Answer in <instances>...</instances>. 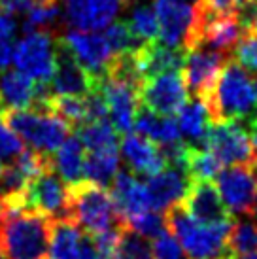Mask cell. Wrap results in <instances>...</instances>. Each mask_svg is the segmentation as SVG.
I'll return each instance as SVG.
<instances>
[{"label":"cell","instance_id":"cell-1","mask_svg":"<svg viewBox=\"0 0 257 259\" xmlns=\"http://www.w3.org/2000/svg\"><path fill=\"white\" fill-rule=\"evenodd\" d=\"M51 222L29 204H2L0 252L4 259H48Z\"/></svg>","mask_w":257,"mask_h":259},{"label":"cell","instance_id":"cell-2","mask_svg":"<svg viewBox=\"0 0 257 259\" xmlns=\"http://www.w3.org/2000/svg\"><path fill=\"white\" fill-rule=\"evenodd\" d=\"M202 102L206 104L212 121H244L257 106L255 78L238 61L229 59L218 76L214 89Z\"/></svg>","mask_w":257,"mask_h":259},{"label":"cell","instance_id":"cell-3","mask_svg":"<svg viewBox=\"0 0 257 259\" xmlns=\"http://www.w3.org/2000/svg\"><path fill=\"white\" fill-rule=\"evenodd\" d=\"M166 227L180 240L184 252L191 259H222L229 253L227 242L233 220L218 223H199L182 204L166 210Z\"/></svg>","mask_w":257,"mask_h":259},{"label":"cell","instance_id":"cell-4","mask_svg":"<svg viewBox=\"0 0 257 259\" xmlns=\"http://www.w3.org/2000/svg\"><path fill=\"white\" fill-rule=\"evenodd\" d=\"M68 212L70 220L83 227L89 235L125 225V220L115 208L112 193H108L104 186L91 180L68 184Z\"/></svg>","mask_w":257,"mask_h":259},{"label":"cell","instance_id":"cell-5","mask_svg":"<svg viewBox=\"0 0 257 259\" xmlns=\"http://www.w3.org/2000/svg\"><path fill=\"white\" fill-rule=\"evenodd\" d=\"M0 115L17 137L44 153H53L72 133L70 125L51 112H40L36 108H0Z\"/></svg>","mask_w":257,"mask_h":259},{"label":"cell","instance_id":"cell-6","mask_svg":"<svg viewBox=\"0 0 257 259\" xmlns=\"http://www.w3.org/2000/svg\"><path fill=\"white\" fill-rule=\"evenodd\" d=\"M153 10L159 23L161 42L180 50H193L200 40V19L197 2H178V0H155Z\"/></svg>","mask_w":257,"mask_h":259},{"label":"cell","instance_id":"cell-7","mask_svg":"<svg viewBox=\"0 0 257 259\" xmlns=\"http://www.w3.org/2000/svg\"><path fill=\"white\" fill-rule=\"evenodd\" d=\"M204 146L222 165H257V150L242 121H212L204 138Z\"/></svg>","mask_w":257,"mask_h":259},{"label":"cell","instance_id":"cell-8","mask_svg":"<svg viewBox=\"0 0 257 259\" xmlns=\"http://www.w3.org/2000/svg\"><path fill=\"white\" fill-rule=\"evenodd\" d=\"M57 38L50 29H38L25 32V36L12 50V61L15 68L21 70L38 83H48L55 70Z\"/></svg>","mask_w":257,"mask_h":259},{"label":"cell","instance_id":"cell-9","mask_svg":"<svg viewBox=\"0 0 257 259\" xmlns=\"http://www.w3.org/2000/svg\"><path fill=\"white\" fill-rule=\"evenodd\" d=\"M216 187L231 216H257V191L253 166L229 165L216 176Z\"/></svg>","mask_w":257,"mask_h":259},{"label":"cell","instance_id":"cell-10","mask_svg":"<svg viewBox=\"0 0 257 259\" xmlns=\"http://www.w3.org/2000/svg\"><path fill=\"white\" fill-rule=\"evenodd\" d=\"M187 87L182 70L155 74L142 79L138 87L140 106L159 115H174L187 101Z\"/></svg>","mask_w":257,"mask_h":259},{"label":"cell","instance_id":"cell-11","mask_svg":"<svg viewBox=\"0 0 257 259\" xmlns=\"http://www.w3.org/2000/svg\"><path fill=\"white\" fill-rule=\"evenodd\" d=\"M229 59L231 55L227 53L210 50L204 46H197V48L186 51L184 65H182V76L186 81L187 93L204 101L210 95V91L214 89L218 76Z\"/></svg>","mask_w":257,"mask_h":259},{"label":"cell","instance_id":"cell-12","mask_svg":"<svg viewBox=\"0 0 257 259\" xmlns=\"http://www.w3.org/2000/svg\"><path fill=\"white\" fill-rule=\"evenodd\" d=\"M59 40L93 78L100 79L106 74L114 53L110 50V44L104 34L93 30L66 29V32Z\"/></svg>","mask_w":257,"mask_h":259},{"label":"cell","instance_id":"cell-13","mask_svg":"<svg viewBox=\"0 0 257 259\" xmlns=\"http://www.w3.org/2000/svg\"><path fill=\"white\" fill-rule=\"evenodd\" d=\"M27 202L29 206L46 214L51 220L70 218L68 212V187H64L63 178L53 166L44 168L27 186Z\"/></svg>","mask_w":257,"mask_h":259},{"label":"cell","instance_id":"cell-14","mask_svg":"<svg viewBox=\"0 0 257 259\" xmlns=\"http://www.w3.org/2000/svg\"><path fill=\"white\" fill-rule=\"evenodd\" d=\"M99 87L108 106V115L112 119L114 129L117 135H127L135 127V117L140 108L138 99V87L123 81L102 76L99 79Z\"/></svg>","mask_w":257,"mask_h":259},{"label":"cell","instance_id":"cell-15","mask_svg":"<svg viewBox=\"0 0 257 259\" xmlns=\"http://www.w3.org/2000/svg\"><path fill=\"white\" fill-rule=\"evenodd\" d=\"M99 85V79L93 78L83 66L74 59L70 51L64 48L57 38V55H55V70L48 81L51 95H72L85 97Z\"/></svg>","mask_w":257,"mask_h":259},{"label":"cell","instance_id":"cell-16","mask_svg":"<svg viewBox=\"0 0 257 259\" xmlns=\"http://www.w3.org/2000/svg\"><path fill=\"white\" fill-rule=\"evenodd\" d=\"M119 0H66L64 25L78 30L106 29L121 12Z\"/></svg>","mask_w":257,"mask_h":259},{"label":"cell","instance_id":"cell-17","mask_svg":"<svg viewBox=\"0 0 257 259\" xmlns=\"http://www.w3.org/2000/svg\"><path fill=\"white\" fill-rule=\"evenodd\" d=\"M193 178L186 170L176 168V166H166L159 172L148 176L146 191L150 199V208L157 212H166L174 204H180L186 197L187 189L191 186Z\"/></svg>","mask_w":257,"mask_h":259},{"label":"cell","instance_id":"cell-18","mask_svg":"<svg viewBox=\"0 0 257 259\" xmlns=\"http://www.w3.org/2000/svg\"><path fill=\"white\" fill-rule=\"evenodd\" d=\"M180 204L199 223H218L233 220L212 180H193Z\"/></svg>","mask_w":257,"mask_h":259},{"label":"cell","instance_id":"cell-19","mask_svg":"<svg viewBox=\"0 0 257 259\" xmlns=\"http://www.w3.org/2000/svg\"><path fill=\"white\" fill-rule=\"evenodd\" d=\"M136 68L140 78H151L155 74L170 72V70H182L186 50L172 48L163 42H146L136 51H133Z\"/></svg>","mask_w":257,"mask_h":259},{"label":"cell","instance_id":"cell-20","mask_svg":"<svg viewBox=\"0 0 257 259\" xmlns=\"http://www.w3.org/2000/svg\"><path fill=\"white\" fill-rule=\"evenodd\" d=\"M112 199L125 222L150 210V199H148L146 186L140 180H136L135 174H131L128 170H117V174L114 176Z\"/></svg>","mask_w":257,"mask_h":259},{"label":"cell","instance_id":"cell-21","mask_svg":"<svg viewBox=\"0 0 257 259\" xmlns=\"http://www.w3.org/2000/svg\"><path fill=\"white\" fill-rule=\"evenodd\" d=\"M119 151H121L123 159L127 161V165L138 174L151 176L166 165L163 153H161V148L153 140L142 137L138 133L136 135L127 133L121 140Z\"/></svg>","mask_w":257,"mask_h":259},{"label":"cell","instance_id":"cell-22","mask_svg":"<svg viewBox=\"0 0 257 259\" xmlns=\"http://www.w3.org/2000/svg\"><path fill=\"white\" fill-rule=\"evenodd\" d=\"M36 89L38 81L21 70H0V108H30Z\"/></svg>","mask_w":257,"mask_h":259},{"label":"cell","instance_id":"cell-23","mask_svg":"<svg viewBox=\"0 0 257 259\" xmlns=\"http://www.w3.org/2000/svg\"><path fill=\"white\" fill-rule=\"evenodd\" d=\"M51 166L66 184H74L83 178V161H85V148L78 137H68L57 150L53 151Z\"/></svg>","mask_w":257,"mask_h":259},{"label":"cell","instance_id":"cell-24","mask_svg":"<svg viewBox=\"0 0 257 259\" xmlns=\"http://www.w3.org/2000/svg\"><path fill=\"white\" fill-rule=\"evenodd\" d=\"M81 227L70 218L51 222V237L48 259H76L81 244Z\"/></svg>","mask_w":257,"mask_h":259},{"label":"cell","instance_id":"cell-25","mask_svg":"<svg viewBox=\"0 0 257 259\" xmlns=\"http://www.w3.org/2000/svg\"><path fill=\"white\" fill-rule=\"evenodd\" d=\"M210 114L206 104L199 97H193L191 101L178 110V127L180 133L189 140V146H204L208 127H210Z\"/></svg>","mask_w":257,"mask_h":259},{"label":"cell","instance_id":"cell-26","mask_svg":"<svg viewBox=\"0 0 257 259\" xmlns=\"http://www.w3.org/2000/svg\"><path fill=\"white\" fill-rule=\"evenodd\" d=\"M119 165H121L119 148L89 151V155L83 161V176L87 180L106 187L108 184H112L114 176L119 170Z\"/></svg>","mask_w":257,"mask_h":259},{"label":"cell","instance_id":"cell-27","mask_svg":"<svg viewBox=\"0 0 257 259\" xmlns=\"http://www.w3.org/2000/svg\"><path fill=\"white\" fill-rule=\"evenodd\" d=\"M78 138L87 151H100V150H114L119 148L117 131L108 119L99 121H87L78 127Z\"/></svg>","mask_w":257,"mask_h":259},{"label":"cell","instance_id":"cell-28","mask_svg":"<svg viewBox=\"0 0 257 259\" xmlns=\"http://www.w3.org/2000/svg\"><path fill=\"white\" fill-rule=\"evenodd\" d=\"M220 168H222V163L206 146H189L187 174L193 180H214Z\"/></svg>","mask_w":257,"mask_h":259},{"label":"cell","instance_id":"cell-29","mask_svg":"<svg viewBox=\"0 0 257 259\" xmlns=\"http://www.w3.org/2000/svg\"><path fill=\"white\" fill-rule=\"evenodd\" d=\"M128 30L133 32V36L140 42H155L159 38V23L155 10L148 4L133 8V12L128 15L127 21Z\"/></svg>","mask_w":257,"mask_h":259},{"label":"cell","instance_id":"cell-30","mask_svg":"<svg viewBox=\"0 0 257 259\" xmlns=\"http://www.w3.org/2000/svg\"><path fill=\"white\" fill-rule=\"evenodd\" d=\"M229 253L236 257L257 252V222H233L227 242Z\"/></svg>","mask_w":257,"mask_h":259},{"label":"cell","instance_id":"cell-31","mask_svg":"<svg viewBox=\"0 0 257 259\" xmlns=\"http://www.w3.org/2000/svg\"><path fill=\"white\" fill-rule=\"evenodd\" d=\"M117 259H155L153 250L148 240L135 231L123 225L119 229V242H117Z\"/></svg>","mask_w":257,"mask_h":259},{"label":"cell","instance_id":"cell-32","mask_svg":"<svg viewBox=\"0 0 257 259\" xmlns=\"http://www.w3.org/2000/svg\"><path fill=\"white\" fill-rule=\"evenodd\" d=\"M59 4L57 0L53 2H38L27 12L25 23H23V32H32L38 29H51L59 21Z\"/></svg>","mask_w":257,"mask_h":259},{"label":"cell","instance_id":"cell-33","mask_svg":"<svg viewBox=\"0 0 257 259\" xmlns=\"http://www.w3.org/2000/svg\"><path fill=\"white\" fill-rule=\"evenodd\" d=\"M102 34H104V38H106L108 44H110V50H112L114 55L133 53V51H136L144 44L133 36V32L128 30L125 21H112L106 29H104Z\"/></svg>","mask_w":257,"mask_h":259},{"label":"cell","instance_id":"cell-34","mask_svg":"<svg viewBox=\"0 0 257 259\" xmlns=\"http://www.w3.org/2000/svg\"><path fill=\"white\" fill-rule=\"evenodd\" d=\"M125 225L131 227L138 235H142L144 238H155L168 229L166 227V216H164L163 212H157V210H151V212L146 210L142 214L127 220Z\"/></svg>","mask_w":257,"mask_h":259},{"label":"cell","instance_id":"cell-35","mask_svg":"<svg viewBox=\"0 0 257 259\" xmlns=\"http://www.w3.org/2000/svg\"><path fill=\"white\" fill-rule=\"evenodd\" d=\"M151 250H153L155 259H186V252L180 244V240L168 229L153 238Z\"/></svg>","mask_w":257,"mask_h":259},{"label":"cell","instance_id":"cell-36","mask_svg":"<svg viewBox=\"0 0 257 259\" xmlns=\"http://www.w3.org/2000/svg\"><path fill=\"white\" fill-rule=\"evenodd\" d=\"M235 59L242 66H246L250 72L257 74V34L253 32H246L240 42L236 44L235 48Z\"/></svg>","mask_w":257,"mask_h":259},{"label":"cell","instance_id":"cell-37","mask_svg":"<svg viewBox=\"0 0 257 259\" xmlns=\"http://www.w3.org/2000/svg\"><path fill=\"white\" fill-rule=\"evenodd\" d=\"M21 151H23L21 138L8 127L6 123H4V119H2V115H0V159L14 161Z\"/></svg>","mask_w":257,"mask_h":259},{"label":"cell","instance_id":"cell-38","mask_svg":"<svg viewBox=\"0 0 257 259\" xmlns=\"http://www.w3.org/2000/svg\"><path fill=\"white\" fill-rule=\"evenodd\" d=\"M199 8L206 14L227 15L238 12V8L244 4V0H199Z\"/></svg>","mask_w":257,"mask_h":259},{"label":"cell","instance_id":"cell-39","mask_svg":"<svg viewBox=\"0 0 257 259\" xmlns=\"http://www.w3.org/2000/svg\"><path fill=\"white\" fill-rule=\"evenodd\" d=\"M15 21L6 12H0V40H10L15 32Z\"/></svg>","mask_w":257,"mask_h":259},{"label":"cell","instance_id":"cell-40","mask_svg":"<svg viewBox=\"0 0 257 259\" xmlns=\"http://www.w3.org/2000/svg\"><path fill=\"white\" fill-rule=\"evenodd\" d=\"M76 259H99V252H97V246L91 240V237L83 235L81 238V244H79V252Z\"/></svg>","mask_w":257,"mask_h":259},{"label":"cell","instance_id":"cell-41","mask_svg":"<svg viewBox=\"0 0 257 259\" xmlns=\"http://www.w3.org/2000/svg\"><path fill=\"white\" fill-rule=\"evenodd\" d=\"M12 42L10 40H0V70H4L10 61H12Z\"/></svg>","mask_w":257,"mask_h":259},{"label":"cell","instance_id":"cell-42","mask_svg":"<svg viewBox=\"0 0 257 259\" xmlns=\"http://www.w3.org/2000/svg\"><path fill=\"white\" fill-rule=\"evenodd\" d=\"M250 32H253V34H257V12L253 14V17H251V23H250Z\"/></svg>","mask_w":257,"mask_h":259},{"label":"cell","instance_id":"cell-43","mask_svg":"<svg viewBox=\"0 0 257 259\" xmlns=\"http://www.w3.org/2000/svg\"><path fill=\"white\" fill-rule=\"evenodd\" d=\"M119 2H121V6H133V4H136V2H138V0H119Z\"/></svg>","mask_w":257,"mask_h":259},{"label":"cell","instance_id":"cell-44","mask_svg":"<svg viewBox=\"0 0 257 259\" xmlns=\"http://www.w3.org/2000/svg\"><path fill=\"white\" fill-rule=\"evenodd\" d=\"M242 259H257V252H251L248 255H242Z\"/></svg>","mask_w":257,"mask_h":259},{"label":"cell","instance_id":"cell-45","mask_svg":"<svg viewBox=\"0 0 257 259\" xmlns=\"http://www.w3.org/2000/svg\"><path fill=\"white\" fill-rule=\"evenodd\" d=\"M222 259H238L236 255H233V253H227V255H223Z\"/></svg>","mask_w":257,"mask_h":259},{"label":"cell","instance_id":"cell-46","mask_svg":"<svg viewBox=\"0 0 257 259\" xmlns=\"http://www.w3.org/2000/svg\"><path fill=\"white\" fill-rule=\"evenodd\" d=\"M178 2H189V4H195V2H199V0H178Z\"/></svg>","mask_w":257,"mask_h":259},{"label":"cell","instance_id":"cell-47","mask_svg":"<svg viewBox=\"0 0 257 259\" xmlns=\"http://www.w3.org/2000/svg\"><path fill=\"white\" fill-rule=\"evenodd\" d=\"M253 168H255V176H253V178H255V191H257V165L253 166Z\"/></svg>","mask_w":257,"mask_h":259},{"label":"cell","instance_id":"cell-48","mask_svg":"<svg viewBox=\"0 0 257 259\" xmlns=\"http://www.w3.org/2000/svg\"><path fill=\"white\" fill-rule=\"evenodd\" d=\"M0 220H2V201H0Z\"/></svg>","mask_w":257,"mask_h":259},{"label":"cell","instance_id":"cell-49","mask_svg":"<svg viewBox=\"0 0 257 259\" xmlns=\"http://www.w3.org/2000/svg\"><path fill=\"white\" fill-rule=\"evenodd\" d=\"M0 259H4V255H2V252H0Z\"/></svg>","mask_w":257,"mask_h":259},{"label":"cell","instance_id":"cell-50","mask_svg":"<svg viewBox=\"0 0 257 259\" xmlns=\"http://www.w3.org/2000/svg\"><path fill=\"white\" fill-rule=\"evenodd\" d=\"M255 85H257V78H255Z\"/></svg>","mask_w":257,"mask_h":259}]
</instances>
